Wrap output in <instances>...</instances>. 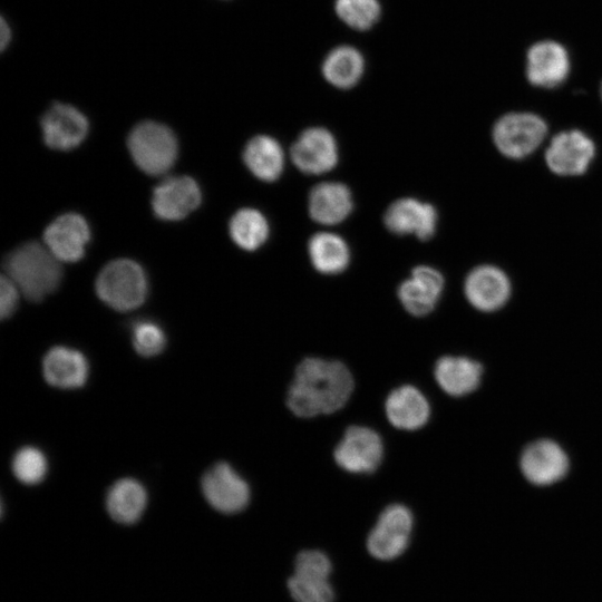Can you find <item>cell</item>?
<instances>
[{
  "mask_svg": "<svg viewBox=\"0 0 602 602\" xmlns=\"http://www.w3.org/2000/svg\"><path fill=\"white\" fill-rule=\"evenodd\" d=\"M336 463L349 473L375 472L383 456L380 436L363 426L349 427L334 449Z\"/></svg>",
  "mask_w": 602,
  "mask_h": 602,
  "instance_id": "ba28073f",
  "label": "cell"
},
{
  "mask_svg": "<svg viewBox=\"0 0 602 602\" xmlns=\"http://www.w3.org/2000/svg\"><path fill=\"white\" fill-rule=\"evenodd\" d=\"M437 211L429 204L412 197L392 202L383 215L386 227L396 235L415 234L427 241L437 227Z\"/></svg>",
  "mask_w": 602,
  "mask_h": 602,
  "instance_id": "2e32d148",
  "label": "cell"
},
{
  "mask_svg": "<svg viewBox=\"0 0 602 602\" xmlns=\"http://www.w3.org/2000/svg\"><path fill=\"white\" fill-rule=\"evenodd\" d=\"M411 528L412 515L408 507L402 504L387 506L368 536L369 553L382 561L398 557L408 546Z\"/></svg>",
  "mask_w": 602,
  "mask_h": 602,
  "instance_id": "52a82bcc",
  "label": "cell"
},
{
  "mask_svg": "<svg viewBox=\"0 0 602 602\" xmlns=\"http://www.w3.org/2000/svg\"><path fill=\"white\" fill-rule=\"evenodd\" d=\"M230 235L245 251H254L265 243L269 224L265 216L254 208L239 210L230 221Z\"/></svg>",
  "mask_w": 602,
  "mask_h": 602,
  "instance_id": "83f0119b",
  "label": "cell"
},
{
  "mask_svg": "<svg viewBox=\"0 0 602 602\" xmlns=\"http://www.w3.org/2000/svg\"><path fill=\"white\" fill-rule=\"evenodd\" d=\"M202 492L207 503L224 514H234L250 501L247 483L226 463H217L202 477Z\"/></svg>",
  "mask_w": 602,
  "mask_h": 602,
  "instance_id": "9c48e42d",
  "label": "cell"
},
{
  "mask_svg": "<svg viewBox=\"0 0 602 602\" xmlns=\"http://www.w3.org/2000/svg\"><path fill=\"white\" fill-rule=\"evenodd\" d=\"M47 469L45 454L33 446H25L13 456L12 472L22 484L36 485L40 483L45 478Z\"/></svg>",
  "mask_w": 602,
  "mask_h": 602,
  "instance_id": "f546056e",
  "label": "cell"
},
{
  "mask_svg": "<svg viewBox=\"0 0 602 602\" xmlns=\"http://www.w3.org/2000/svg\"><path fill=\"white\" fill-rule=\"evenodd\" d=\"M201 200L200 186L192 177L171 176L154 188L152 206L158 219L178 221L197 208Z\"/></svg>",
  "mask_w": 602,
  "mask_h": 602,
  "instance_id": "5bb4252c",
  "label": "cell"
},
{
  "mask_svg": "<svg viewBox=\"0 0 602 602\" xmlns=\"http://www.w3.org/2000/svg\"><path fill=\"white\" fill-rule=\"evenodd\" d=\"M330 573L331 563L326 554L317 550L302 551L288 581L291 596L295 602H332Z\"/></svg>",
  "mask_w": 602,
  "mask_h": 602,
  "instance_id": "8992f818",
  "label": "cell"
},
{
  "mask_svg": "<svg viewBox=\"0 0 602 602\" xmlns=\"http://www.w3.org/2000/svg\"><path fill=\"white\" fill-rule=\"evenodd\" d=\"M18 301L19 289L7 275H2L0 281V315L2 319L11 317L17 309Z\"/></svg>",
  "mask_w": 602,
  "mask_h": 602,
  "instance_id": "1f68e13d",
  "label": "cell"
},
{
  "mask_svg": "<svg viewBox=\"0 0 602 602\" xmlns=\"http://www.w3.org/2000/svg\"><path fill=\"white\" fill-rule=\"evenodd\" d=\"M88 371L86 357L80 351L64 346L51 348L42 361L46 381L61 389L80 388L87 381Z\"/></svg>",
  "mask_w": 602,
  "mask_h": 602,
  "instance_id": "ffe728a7",
  "label": "cell"
},
{
  "mask_svg": "<svg viewBox=\"0 0 602 602\" xmlns=\"http://www.w3.org/2000/svg\"><path fill=\"white\" fill-rule=\"evenodd\" d=\"M7 276L30 301L38 302L60 284V261L47 246L28 242L11 251L4 259Z\"/></svg>",
  "mask_w": 602,
  "mask_h": 602,
  "instance_id": "7a4b0ae2",
  "label": "cell"
},
{
  "mask_svg": "<svg viewBox=\"0 0 602 602\" xmlns=\"http://www.w3.org/2000/svg\"><path fill=\"white\" fill-rule=\"evenodd\" d=\"M41 130L47 146L70 151L79 146L88 134L85 115L68 104L55 103L41 118Z\"/></svg>",
  "mask_w": 602,
  "mask_h": 602,
  "instance_id": "7c38bea8",
  "label": "cell"
},
{
  "mask_svg": "<svg viewBox=\"0 0 602 602\" xmlns=\"http://www.w3.org/2000/svg\"><path fill=\"white\" fill-rule=\"evenodd\" d=\"M464 291L469 303L484 312L501 309L511 294V282L501 269L479 265L466 276Z\"/></svg>",
  "mask_w": 602,
  "mask_h": 602,
  "instance_id": "ac0fdd59",
  "label": "cell"
},
{
  "mask_svg": "<svg viewBox=\"0 0 602 602\" xmlns=\"http://www.w3.org/2000/svg\"><path fill=\"white\" fill-rule=\"evenodd\" d=\"M567 50L560 42L542 40L530 47L526 55V77L536 87L554 88L569 76Z\"/></svg>",
  "mask_w": 602,
  "mask_h": 602,
  "instance_id": "9a60e30c",
  "label": "cell"
},
{
  "mask_svg": "<svg viewBox=\"0 0 602 602\" xmlns=\"http://www.w3.org/2000/svg\"><path fill=\"white\" fill-rule=\"evenodd\" d=\"M520 466L530 483L546 486L565 476L569 458L555 441L540 439L526 446L521 455Z\"/></svg>",
  "mask_w": 602,
  "mask_h": 602,
  "instance_id": "4fadbf2b",
  "label": "cell"
},
{
  "mask_svg": "<svg viewBox=\"0 0 602 602\" xmlns=\"http://www.w3.org/2000/svg\"><path fill=\"white\" fill-rule=\"evenodd\" d=\"M334 11L348 27L366 31L378 22L381 6L378 0H334Z\"/></svg>",
  "mask_w": 602,
  "mask_h": 602,
  "instance_id": "f1b7e54d",
  "label": "cell"
},
{
  "mask_svg": "<svg viewBox=\"0 0 602 602\" xmlns=\"http://www.w3.org/2000/svg\"><path fill=\"white\" fill-rule=\"evenodd\" d=\"M352 206L351 192L342 183H320L309 194L310 216L323 225H334L342 222L351 213Z\"/></svg>",
  "mask_w": 602,
  "mask_h": 602,
  "instance_id": "44dd1931",
  "label": "cell"
},
{
  "mask_svg": "<svg viewBox=\"0 0 602 602\" xmlns=\"http://www.w3.org/2000/svg\"><path fill=\"white\" fill-rule=\"evenodd\" d=\"M147 504L145 487L134 478H122L114 483L106 497L110 517L122 524H134L143 515Z\"/></svg>",
  "mask_w": 602,
  "mask_h": 602,
  "instance_id": "cb8c5ba5",
  "label": "cell"
},
{
  "mask_svg": "<svg viewBox=\"0 0 602 602\" xmlns=\"http://www.w3.org/2000/svg\"><path fill=\"white\" fill-rule=\"evenodd\" d=\"M11 32L9 25L4 20V18H1V50H4L7 45L10 41Z\"/></svg>",
  "mask_w": 602,
  "mask_h": 602,
  "instance_id": "d6a6232c",
  "label": "cell"
},
{
  "mask_svg": "<svg viewBox=\"0 0 602 602\" xmlns=\"http://www.w3.org/2000/svg\"><path fill=\"white\" fill-rule=\"evenodd\" d=\"M290 155L301 172L312 175L331 171L339 157L333 135L322 127L303 130L292 144Z\"/></svg>",
  "mask_w": 602,
  "mask_h": 602,
  "instance_id": "8fae6325",
  "label": "cell"
},
{
  "mask_svg": "<svg viewBox=\"0 0 602 602\" xmlns=\"http://www.w3.org/2000/svg\"><path fill=\"white\" fill-rule=\"evenodd\" d=\"M352 390L353 378L342 362L305 358L295 369L287 405L299 417L327 415L342 408Z\"/></svg>",
  "mask_w": 602,
  "mask_h": 602,
  "instance_id": "6da1fadb",
  "label": "cell"
},
{
  "mask_svg": "<svg viewBox=\"0 0 602 602\" xmlns=\"http://www.w3.org/2000/svg\"><path fill=\"white\" fill-rule=\"evenodd\" d=\"M547 133L544 119L533 113H509L493 127V140L506 157L520 159L532 154Z\"/></svg>",
  "mask_w": 602,
  "mask_h": 602,
  "instance_id": "5b68a950",
  "label": "cell"
},
{
  "mask_svg": "<svg viewBox=\"0 0 602 602\" xmlns=\"http://www.w3.org/2000/svg\"><path fill=\"white\" fill-rule=\"evenodd\" d=\"M243 161L259 179L274 182L283 172L284 153L276 139L268 135H258L245 145Z\"/></svg>",
  "mask_w": 602,
  "mask_h": 602,
  "instance_id": "d4e9b609",
  "label": "cell"
},
{
  "mask_svg": "<svg viewBox=\"0 0 602 602\" xmlns=\"http://www.w3.org/2000/svg\"><path fill=\"white\" fill-rule=\"evenodd\" d=\"M600 93H601V97H602V84H601V87H600Z\"/></svg>",
  "mask_w": 602,
  "mask_h": 602,
  "instance_id": "836d02e7",
  "label": "cell"
},
{
  "mask_svg": "<svg viewBox=\"0 0 602 602\" xmlns=\"http://www.w3.org/2000/svg\"><path fill=\"white\" fill-rule=\"evenodd\" d=\"M133 346L143 357H153L163 351L166 337L163 329L155 322L142 320L133 327Z\"/></svg>",
  "mask_w": 602,
  "mask_h": 602,
  "instance_id": "4dcf8cb0",
  "label": "cell"
},
{
  "mask_svg": "<svg viewBox=\"0 0 602 602\" xmlns=\"http://www.w3.org/2000/svg\"><path fill=\"white\" fill-rule=\"evenodd\" d=\"M482 373V365L466 357L445 356L435 366L437 383L454 397L474 391L480 382Z\"/></svg>",
  "mask_w": 602,
  "mask_h": 602,
  "instance_id": "603a6c76",
  "label": "cell"
},
{
  "mask_svg": "<svg viewBox=\"0 0 602 602\" xmlns=\"http://www.w3.org/2000/svg\"><path fill=\"white\" fill-rule=\"evenodd\" d=\"M595 155L593 140L583 132L573 129L555 135L545 152L548 168L561 176L584 174Z\"/></svg>",
  "mask_w": 602,
  "mask_h": 602,
  "instance_id": "30bf717a",
  "label": "cell"
},
{
  "mask_svg": "<svg viewBox=\"0 0 602 602\" xmlns=\"http://www.w3.org/2000/svg\"><path fill=\"white\" fill-rule=\"evenodd\" d=\"M322 75L332 86L348 89L357 85L365 70L361 52L351 46L332 49L322 62Z\"/></svg>",
  "mask_w": 602,
  "mask_h": 602,
  "instance_id": "484cf974",
  "label": "cell"
},
{
  "mask_svg": "<svg viewBox=\"0 0 602 602\" xmlns=\"http://www.w3.org/2000/svg\"><path fill=\"white\" fill-rule=\"evenodd\" d=\"M89 239V226L77 213L58 216L43 233L46 246L60 262L79 261L85 254Z\"/></svg>",
  "mask_w": 602,
  "mask_h": 602,
  "instance_id": "e0dca14e",
  "label": "cell"
},
{
  "mask_svg": "<svg viewBox=\"0 0 602 602\" xmlns=\"http://www.w3.org/2000/svg\"><path fill=\"white\" fill-rule=\"evenodd\" d=\"M309 255L314 269L323 274L344 271L350 261V252L344 240L333 233L320 232L311 236Z\"/></svg>",
  "mask_w": 602,
  "mask_h": 602,
  "instance_id": "4316f807",
  "label": "cell"
},
{
  "mask_svg": "<svg viewBox=\"0 0 602 602\" xmlns=\"http://www.w3.org/2000/svg\"><path fill=\"white\" fill-rule=\"evenodd\" d=\"M444 290V278L439 271L428 265H418L411 278L398 288V298L404 308L412 315L430 313Z\"/></svg>",
  "mask_w": 602,
  "mask_h": 602,
  "instance_id": "d6986e66",
  "label": "cell"
},
{
  "mask_svg": "<svg viewBox=\"0 0 602 602\" xmlns=\"http://www.w3.org/2000/svg\"><path fill=\"white\" fill-rule=\"evenodd\" d=\"M385 408L390 424L404 430L423 427L430 414L426 397L412 386H401L392 390L387 397Z\"/></svg>",
  "mask_w": 602,
  "mask_h": 602,
  "instance_id": "7402d4cb",
  "label": "cell"
},
{
  "mask_svg": "<svg viewBox=\"0 0 602 602\" xmlns=\"http://www.w3.org/2000/svg\"><path fill=\"white\" fill-rule=\"evenodd\" d=\"M96 293L108 307L130 311L145 301L148 292L147 276L133 260L118 259L107 263L99 272Z\"/></svg>",
  "mask_w": 602,
  "mask_h": 602,
  "instance_id": "3957f363",
  "label": "cell"
},
{
  "mask_svg": "<svg viewBox=\"0 0 602 602\" xmlns=\"http://www.w3.org/2000/svg\"><path fill=\"white\" fill-rule=\"evenodd\" d=\"M135 164L148 175H162L175 163L177 140L167 126L147 120L136 125L127 140Z\"/></svg>",
  "mask_w": 602,
  "mask_h": 602,
  "instance_id": "277c9868",
  "label": "cell"
}]
</instances>
